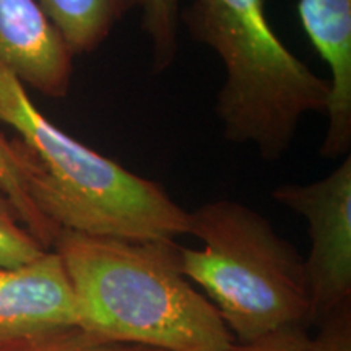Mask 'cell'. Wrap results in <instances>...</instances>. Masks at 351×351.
<instances>
[{"label":"cell","instance_id":"1","mask_svg":"<svg viewBox=\"0 0 351 351\" xmlns=\"http://www.w3.org/2000/svg\"><path fill=\"white\" fill-rule=\"evenodd\" d=\"M52 251L75 295L78 327L160 351L234 348L218 311L182 274L176 241L96 238L62 230Z\"/></svg>","mask_w":351,"mask_h":351},{"label":"cell","instance_id":"14","mask_svg":"<svg viewBox=\"0 0 351 351\" xmlns=\"http://www.w3.org/2000/svg\"><path fill=\"white\" fill-rule=\"evenodd\" d=\"M304 351H351V306L320 320Z\"/></svg>","mask_w":351,"mask_h":351},{"label":"cell","instance_id":"2","mask_svg":"<svg viewBox=\"0 0 351 351\" xmlns=\"http://www.w3.org/2000/svg\"><path fill=\"white\" fill-rule=\"evenodd\" d=\"M0 124L16 132L26 191L57 231L125 241H176L187 234V212L163 186L52 124L2 65Z\"/></svg>","mask_w":351,"mask_h":351},{"label":"cell","instance_id":"5","mask_svg":"<svg viewBox=\"0 0 351 351\" xmlns=\"http://www.w3.org/2000/svg\"><path fill=\"white\" fill-rule=\"evenodd\" d=\"M271 197L307 221L311 249L304 265L317 326L351 306V155L326 178L285 184Z\"/></svg>","mask_w":351,"mask_h":351},{"label":"cell","instance_id":"11","mask_svg":"<svg viewBox=\"0 0 351 351\" xmlns=\"http://www.w3.org/2000/svg\"><path fill=\"white\" fill-rule=\"evenodd\" d=\"M179 3L181 0H143L142 28L152 44V70L163 73L179 49Z\"/></svg>","mask_w":351,"mask_h":351},{"label":"cell","instance_id":"3","mask_svg":"<svg viewBox=\"0 0 351 351\" xmlns=\"http://www.w3.org/2000/svg\"><path fill=\"white\" fill-rule=\"evenodd\" d=\"M179 20L225 67L215 112L228 142L254 145L263 160L276 161L306 114L327 112L330 82L276 36L263 0H192Z\"/></svg>","mask_w":351,"mask_h":351},{"label":"cell","instance_id":"6","mask_svg":"<svg viewBox=\"0 0 351 351\" xmlns=\"http://www.w3.org/2000/svg\"><path fill=\"white\" fill-rule=\"evenodd\" d=\"M0 65L25 88L52 99L67 96L73 54L38 0H0Z\"/></svg>","mask_w":351,"mask_h":351},{"label":"cell","instance_id":"7","mask_svg":"<svg viewBox=\"0 0 351 351\" xmlns=\"http://www.w3.org/2000/svg\"><path fill=\"white\" fill-rule=\"evenodd\" d=\"M78 324L75 295L52 249L25 265L0 269V345Z\"/></svg>","mask_w":351,"mask_h":351},{"label":"cell","instance_id":"4","mask_svg":"<svg viewBox=\"0 0 351 351\" xmlns=\"http://www.w3.org/2000/svg\"><path fill=\"white\" fill-rule=\"evenodd\" d=\"M187 234L204 247L181 245L182 274L204 289L238 343L313 326L304 257L269 218L241 202L212 200L187 212Z\"/></svg>","mask_w":351,"mask_h":351},{"label":"cell","instance_id":"13","mask_svg":"<svg viewBox=\"0 0 351 351\" xmlns=\"http://www.w3.org/2000/svg\"><path fill=\"white\" fill-rule=\"evenodd\" d=\"M47 249L23 225L10 199L0 191V269H15L41 257Z\"/></svg>","mask_w":351,"mask_h":351},{"label":"cell","instance_id":"12","mask_svg":"<svg viewBox=\"0 0 351 351\" xmlns=\"http://www.w3.org/2000/svg\"><path fill=\"white\" fill-rule=\"evenodd\" d=\"M0 351H160L140 345L117 343L78 326L51 328L0 345Z\"/></svg>","mask_w":351,"mask_h":351},{"label":"cell","instance_id":"10","mask_svg":"<svg viewBox=\"0 0 351 351\" xmlns=\"http://www.w3.org/2000/svg\"><path fill=\"white\" fill-rule=\"evenodd\" d=\"M0 191L5 194L19 212L28 231L51 251L59 231L38 212L26 191V163L19 138H7L0 134Z\"/></svg>","mask_w":351,"mask_h":351},{"label":"cell","instance_id":"15","mask_svg":"<svg viewBox=\"0 0 351 351\" xmlns=\"http://www.w3.org/2000/svg\"><path fill=\"white\" fill-rule=\"evenodd\" d=\"M307 337V327H287L247 343H236L231 351H304Z\"/></svg>","mask_w":351,"mask_h":351},{"label":"cell","instance_id":"9","mask_svg":"<svg viewBox=\"0 0 351 351\" xmlns=\"http://www.w3.org/2000/svg\"><path fill=\"white\" fill-rule=\"evenodd\" d=\"M73 57L93 52L143 0H38Z\"/></svg>","mask_w":351,"mask_h":351},{"label":"cell","instance_id":"8","mask_svg":"<svg viewBox=\"0 0 351 351\" xmlns=\"http://www.w3.org/2000/svg\"><path fill=\"white\" fill-rule=\"evenodd\" d=\"M298 13L330 70L328 125L319 153L328 160L343 158L351 148V0H300Z\"/></svg>","mask_w":351,"mask_h":351}]
</instances>
